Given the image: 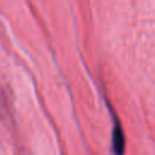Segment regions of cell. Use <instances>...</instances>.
Here are the masks:
<instances>
[{
    "label": "cell",
    "instance_id": "cell-1",
    "mask_svg": "<svg viewBox=\"0 0 155 155\" xmlns=\"http://www.w3.org/2000/svg\"><path fill=\"white\" fill-rule=\"evenodd\" d=\"M113 148L116 155H124L125 153V136L122 128L114 116V128H113Z\"/></svg>",
    "mask_w": 155,
    "mask_h": 155
}]
</instances>
